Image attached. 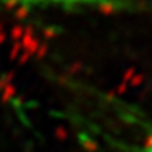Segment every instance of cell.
Masks as SVG:
<instances>
[{
  "instance_id": "1",
  "label": "cell",
  "mask_w": 152,
  "mask_h": 152,
  "mask_svg": "<svg viewBox=\"0 0 152 152\" xmlns=\"http://www.w3.org/2000/svg\"><path fill=\"white\" fill-rule=\"evenodd\" d=\"M73 127L85 152H152V123L135 120L127 107L104 93L93 94Z\"/></svg>"
},
{
  "instance_id": "2",
  "label": "cell",
  "mask_w": 152,
  "mask_h": 152,
  "mask_svg": "<svg viewBox=\"0 0 152 152\" xmlns=\"http://www.w3.org/2000/svg\"><path fill=\"white\" fill-rule=\"evenodd\" d=\"M121 0H0V10H110L120 9Z\"/></svg>"
}]
</instances>
